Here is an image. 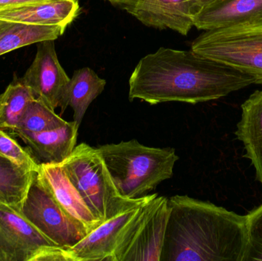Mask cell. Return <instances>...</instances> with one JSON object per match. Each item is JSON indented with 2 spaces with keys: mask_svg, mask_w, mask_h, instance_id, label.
Instances as JSON below:
<instances>
[{
  "mask_svg": "<svg viewBox=\"0 0 262 261\" xmlns=\"http://www.w3.org/2000/svg\"><path fill=\"white\" fill-rule=\"evenodd\" d=\"M66 123L67 121L56 114L55 110L48 107L42 101L35 98L28 107L13 135L19 136L41 133L61 127Z\"/></svg>",
  "mask_w": 262,
  "mask_h": 261,
  "instance_id": "cell-21",
  "label": "cell"
},
{
  "mask_svg": "<svg viewBox=\"0 0 262 261\" xmlns=\"http://www.w3.org/2000/svg\"><path fill=\"white\" fill-rule=\"evenodd\" d=\"M41 1H49V0H0V9Z\"/></svg>",
  "mask_w": 262,
  "mask_h": 261,
  "instance_id": "cell-24",
  "label": "cell"
},
{
  "mask_svg": "<svg viewBox=\"0 0 262 261\" xmlns=\"http://www.w3.org/2000/svg\"><path fill=\"white\" fill-rule=\"evenodd\" d=\"M140 206L103 222L75 245L62 247L66 261H113L119 238Z\"/></svg>",
  "mask_w": 262,
  "mask_h": 261,
  "instance_id": "cell-12",
  "label": "cell"
},
{
  "mask_svg": "<svg viewBox=\"0 0 262 261\" xmlns=\"http://www.w3.org/2000/svg\"><path fill=\"white\" fill-rule=\"evenodd\" d=\"M168 217L164 196L140 205L119 238L113 261H160Z\"/></svg>",
  "mask_w": 262,
  "mask_h": 261,
  "instance_id": "cell-6",
  "label": "cell"
},
{
  "mask_svg": "<svg viewBox=\"0 0 262 261\" xmlns=\"http://www.w3.org/2000/svg\"><path fill=\"white\" fill-rule=\"evenodd\" d=\"M246 216L247 244L243 261L262 260V204Z\"/></svg>",
  "mask_w": 262,
  "mask_h": 261,
  "instance_id": "cell-23",
  "label": "cell"
},
{
  "mask_svg": "<svg viewBox=\"0 0 262 261\" xmlns=\"http://www.w3.org/2000/svg\"><path fill=\"white\" fill-rule=\"evenodd\" d=\"M38 174L42 183L64 213L89 234L102 222L89 209L60 163H41Z\"/></svg>",
  "mask_w": 262,
  "mask_h": 261,
  "instance_id": "cell-11",
  "label": "cell"
},
{
  "mask_svg": "<svg viewBox=\"0 0 262 261\" xmlns=\"http://www.w3.org/2000/svg\"><path fill=\"white\" fill-rule=\"evenodd\" d=\"M39 44L32 64L20 79L36 99L55 110L59 107L70 78L58 61L54 41Z\"/></svg>",
  "mask_w": 262,
  "mask_h": 261,
  "instance_id": "cell-9",
  "label": "cell"
},
{
  "mask_svg": "<svg viewBox=\"0 0 262 261\" xmlns=\"http://www.w3.org/2000/svg\"><path fill=\"white\" fill-rule=\"evenodd\" d=\"M1 203H5V202H3V199H2V198L0 197V204H1Z\"/></svg>",
  "mask_w": 262,
  "mask_h": 261,
  "instance_id": "cell-26",
  "label": "cell"
},
{
  "mask_svg": "<svg viewBox=\"0 0 262 261\" xmlns=\"http://www.w3.org/2000/svg\"><path fill=\"white\" fill-rule=\"evenodd\" d=\"M252 162L256 179L262 185V90H255L242 104L241 121L235 131Z\"/></svg>",
  "mask_w": 262,
  "mask_h": 261,
  "instance_id": "cell-16",
  "label": "cell"
},
{
  "mask_svg": "<svg viewBox=\"0 0 262 261\" xmlns=\"http://www.w3.org/2000/svg\"><path fill=\"white\" fill-rule=\"evenodd\" d=\"M78 128L73 121L52 130L18 137L38 164L61 163L76 147Z\"/></svg>",
  "mask_w": 262,
  "mask_h": 261,
  "instance_id": "cell-15",
  "label": "cell"
},
{
  "mask_svg": "<svg viewBox=\"0 0 262 261\" xmlns=\"http://www.w3.org/2000/svg\"><path fill=\"white\" fill-rule=\"evenodd\" d=\"M79 12V0H49L0 9V19L35 26L67 27Z\"/></svg>",
  "mask_w": 262,
  "mask_h": 261,
  "instance_id": "cell-14",
  "label": "cell"
},
{
  "mask_svg": "<svg viewBox=\"0 0 262 261\" xmlns=\"http://www.w3.org/2000/svg\"><path fill=\"white\" fill-rule=\"evenodd\" d=\"M168 206L160 261H243L247 216L186 195L169 198Z\"/></svg>",
  "mask_w": 262,
  "mask_h": 261,
  "instance_id": "cell-2",
  "label": "cell"
},
{
  "mask_svg": "<svg viewBox=\"0 0 262 261\" xmlns=\"http://www.w3.org/2000/svg\"><path fill=\"white\" fill-rule=\"evenodd\" d=\"M60 164L92 214L102 223L158 196L156 193L137 199L123 196L97 147L85 143L76 146Z\"/></svg>",
  "mask_w": 262,
  "mask_h": 261,
  "instance_id": "cell-4",
  "label": "cell"
},
{
  "mask_svg": "<svg viewBox=\"0 0 262 261\" xmlns=\"http://www.w3.org/2000/svg\"><path fill=\"white\" fill-rule=\"evenodd\" d=\"M191 50L230 66L262 85V24L205 31Z\"/></svg>",
  "mask_w": 262,
  "mask_h": 261,
  "instance_id": "cell-5",
  "label": "cell"
},
{
  "mask_svg": "<svg viewBox=\"0 0 262 261\" xmlns=\"http://www.w3.org/2000/svg\"><path fill=\"white\" fill-rule=\"evenodd\" d=\"M35 98L32 90L21 79L11 83L0 94V129L13 134Z\"/></svg>",
  "mask_w": 262,
  "mask_h": 261,
  "instance_id": "cell-19",
  "label": "cell"
},
{
  "mask_svg": "<svg viewBox=\"0 0 262 261\" xmlns=\"http://www.w3.org/2000/svg\"><path fill=\"white\" fill-rule=\"evenodd\" d=\"M262 24V0H212L194 18V27L209 31Z\"/></svg>",
  "mask_w": 262,
  "mask_h": 261,
  "instance_id": "cell-13",
  "label": "cell"
},
{
  "mask_svg": "<svg viewBox=\"0 0 262 261\" xmlns=\"http://www.w3.org/2000/svg\"><path fill=\"white\" fill-rule=\"evenodd\" d=\"M107 81L100 78L90 67H83L74 72L61 99V113L71 107L74 121L80 127L86 111L92 102L102 93Z\"/></svg>",
  "mask_w": 262,
  "mask_h": 261,
  "instance_id": "cell-17",
  "label": "cell"
},
{
  "mask_svg": "<svg viewBox=\"0 0 262 261\" xmlns=\"http://www.w3.org/2000/svg\"><path fill=\"white\" fill-rule=\"evenodd\" d=\"M121 195L127 199L146 196L170 179L179 160L175 149L146 147L137 139L97 147Z\"/></svg>",
  "mask_w": 262,
  "mask_h": 261,
  "instance_id": "cell-3",
  "label": "cell"
},
{
  "mask_svg": "<svg viewBox=\"0 0 262 261\" xmlns=\"http://www.w3.org/2000/svg\"><path fill=\"white\" fill-rule=\"evenodd\" d=\"M34 172L21 170L0 156V197L5 203L13 206L19 205Z\"/></svg>",
  "mask_w": 262,
  "mask_h": 261,
  "instance_id": "cell-20",
  "label": "cell"
},
{
  "mask_svg": "<svg viewBox=\"0 0 262 261\" xmlns=\"http://www.w3.org/2000/svg\"><path fill=\"white\" fill-rule=\"evenodd\" d=\"M0 156L26 171H37L39 167L27 148H23L12 136L0 129Z\"/></svg>",
  "mask_w": 262,
  "mask_h": 261,
  "instance_id": "cell-22",
  "label": "cell"
},
{
  "mask_svg": "<svg viewBox=\"0 0 262 261\" xmlns=\"http://www.w3.org/2000/svg\"><path fill=\"white\" fill-rule=\"evenodd\" d=\"M109 2L114 6H118L124 10L128 11L131 8L134 7L139 0H104Z\"/></svg>",
  "mask_w": 262,
  "mask_h": 261,
  "instance_id": "cell-25",
  "label": "cell"
},
{
  "mask_svg": "<svg viewBox=\"0 0 262 261\" xmlns=\"http://www.w3.org/2000/svg\"><path fill=\"white\" fill-rule=\"evenodd\" d=\"M20 214L56 246H72L87 234L75 224L55 202L40 179L38 170L19 205Z\"/></svg>",
  "mask_w": 262,
  "mask_h": 261,
  "instance_id": "cell-7",
  "label": "cell"
},
{
  "mask_svg": "<svg viewBox=\"0 0 262 261\" xmlns=\"http://www.w3.org/2000/svg\"><path fill=\"white\" fill-rule=\"evenodd\" d=\"M253 84L249 75L193 51L160 48L136 66L129 80V99L152 105L172 101L195 104Z\"/></svg>",
  "mask_w": 262,
  "mask_h": 261,
  "instance_id": "cell-1",
  "label": "cell"
},
{
  "mask_svg": "<svg viewBox=\"0 0 262 261\" xmlns=\"http://www.w3.org/2000/svg\"><path fill=\"white\" fill-rule=\"evenodd\" d=\"M212 0H139L128 13L148 27L187 35L195 15Z\"/></svg>",
  "mask_w": 262,
  "mask_h": 261,
  "instance_id": "cell-10",
  "label": "cell"
},
{
  "mask_svg": "<svg viewBox=\"0 0 262 261\" xmlns=\"http://www.w3.org/2000/svg\"><path fill=\"white\" fill-rule=\"evenodd\" d=\"M67 27L35 26L0 19V56L19 48L45 41H55Z\"/></svg>",
  "mask_w": 262,
  "mask_h": 261,
  "instance_id": "cell-18",
  "label": "cell"
},
{
  "mask_svg": "<svg viewBox=\"0 0 262 261\" xmlns=\"http://www.w3.org/2000/svg\"><path fill=\"white\" fill-rule=\"evenodd\" d=\"M56 246L25 219L17 206L0 204V261H32L45 246Z\"/></svg>",
  "mask_w": 262,
  "mask_h": 261,
  "instance_id": "cell-8",
  "label": "cell"
}]
</instances>
